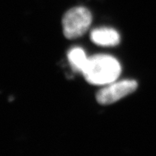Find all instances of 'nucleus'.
<instances>
[{
  "label": "nucleus",
  "instance_id": "2",
  "mask_svg": "<svg viewBox=\"0 0 156 156\" xmlns=\"http://www.w3.org/2000/svg\"><path fill=\"white\" fill-rule=\"evenodd\" d=\"M92 20L91 12L85 7L70 9L62 18L64 36L68 39H75L83 36L90 26Z\"/></svg>",
  "mask_w": 156,
  "mask_h": 156
},
{
  "label": "nucleus",
  "instance_id": "5",
  "mask_svg": "<svg viewBox=\"0 0 156 156\" xmlns=\"http://www.w3.org/2000/svg\"><path fill=\"white\" fill-rule=\"evenodd\" d=\"M67 58L73 71L83 73L89 57L82 48L74 47L68 51Z\"/></svg>",
  "mask_w": 156,
  "mask_h": 156
},
{
  "label": "nucleus",
  "instance_id": "3",
  "mask_svg": "<svg viewBox=\"0 0 156 156\" xmlns=\"http://www.w3.org/2000/svg\"><path fill=\"white\" fill-rule=\"evenodd\" d=\"M137 88L136 81L131 80H124L106 85L101 89L96 94L98 103L101 105L112 104L119 101L126 95L131 94Z\"/></svg>",
  "mask_w": 156,
  "mask_h": 156
},
{
  "label": "nucleus",
  "instance_id": "4",
  "mask_svg": "<svg viewBox=\"0 0 156 156\" xmlns=\"http://www.w3.org/2000/svg\"><path fill=\"white\" fill-rule=\"evenodd\" d=\"M92 42L101 46H115L120 43V36L114 28H98L91 31Z\"/></svg>",
  "mask_w": 156,
  "mask_h": 156
},
{
  "label": "nucleus",
  "instance_id": "1",
  "mask_svg": "<svg viewBox=\"0 0 156 156\" xmlns=\"http://www.w3.org/2000/svg\"><path fill=\"white\" fill-rule=\"evenodd\" d=\"M122 67L116 58L106 54H97L88 58L83 75L92 85H106L119 77Z\"/></svg>",
  "mask_w": 156,
  "mask_h": 156
}]
</instances>
